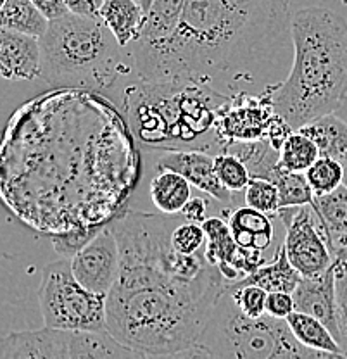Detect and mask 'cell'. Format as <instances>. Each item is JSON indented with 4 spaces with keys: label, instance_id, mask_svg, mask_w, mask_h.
Instances as JSON below:
<instances>
[{
    "label": "cell",
    "instance_id": "39",
    "mask_svg": "<svg viewBox=\"0 0 347 359\" xmlns=\"http://www.w3.org/2000/svg\"><path fill=\"white\" fill-rule=\"evenodd\" d=\"M4 4H6V0H0V7H2Z\"/></svg>",
    "mask_w": 347,
    "mask_h": 359
},
{
    "label": "cell",
    "instance_id": "3",
    "mask_svg": "<svg viewBox=\"0 0 347 359\" xmlns=\"http://www.w3.org/2000/svg\"><path fill=\"white\" fill-rule=\"evenodd\" d=\"M294 65L268 88L273 111L292 130L330 114L347 100V21L328 7H304L290 18Z\"/></svg>",
    "mask_w": 347,
    "mask_h": 359
},
{
    "label": "cell",
    "instance_id": "1",
    "mask_svg": "<svg viewBox=\"0 0 347 359\" xmlns=\"http://www.w3.org/2000/svg\"><path fill=\"white\" fill-rule=\"evenodd\" d=\"M178 215L125 211L111 223L119 273L107 294V330L142 358H186L226 287L204 249L171 244Z\"/></svg>",
    "mask_w": 347,
    "mask_h": 359
},
{
    "label": "cell",
    "instance_id": "14",
    "mask_svg": "<svg viewBox=\"0 0 347 359\" xmlns=\"http://www.w3.org/2000/svg\"><path fill=\"white\" fill-rule=\"evenodd\" d=\"M0 76L11 81H32L42 76L39 36L0 26Z\"/></svg>",
    "mask_w": 347,
    "mask_h": 359
},
{
    "label": "cell",
    "instance_id": "11",
    "mask_svg": "<svg viewBox=\"0 0 347 359\" xmlns=\"http://www.w3.org/2000/svg\"><path fill=\"white\" fill-rule=\"evenodd\" d=\"M206 231V259L219 268L226 282H238L249 273L266 263L264 254L242 249L231 235L229 222L219 218H206L203 222Z\"/></svg>",
    "mask_w": 347,
    "mask_h": 359
},
{
    "label": "cell",
    "instance_id": "24",
    "mask_svg": "<svg viewBox=\"0 0 347 359\" xmlns=\"http://www.w3.org/2000/svg\"><path fill=\"white\" fill-rule=\"evenodd\" d=\"M320 157L318 145L301 132L294 130L285 142L280 147V164L287 171H296V173H306L308 168Z\"/></svg>",
    "mask_w": 347,
    "mask_h": 359
},
{
    "label": "cell",
    "instance_id": "15",
    "mask_svg": "<svg viewBox=\"0 0 347 359\" xmlns=\"http://www.w3.org/2000/svg\"><path fill=\"white\" fill-rule=\"evenodd\" d=\"M296 311L311 314L328 327L339 340L337 311H335V271L334 266L318 276H302L292 292ZM341 344V342H339Z\"/></svg>",
    "mask_w": 347,
    "mask_h": 359
},
{
    "label": "cell",
    "instance_id": "28",
    "mask_svg": "<svg viewBox=\"0 0 347 359\" xmlns=\"http://www.w3.org/2000/svg\"><path fill=\"white\" fill-rule=\"evenodd\" d=\"M244 199L247 205L271 216H277L280 209V192L277 183L266 178L252 177L244 190Z\"/></svg>",
    "mask_w": 347,
    "mask_h": 359
},
{
    "label": "cell",
    "instance_id": "30",
    "mask_svg": "<svg viewBox=\"0 0 347 359\" xmlns=\"http://www.w3.org/2000/svg\"><path fill=\"white\" fill-rule=\"evenodd\" d=\"M226 287L233 295L240 311L251 318H259L266 313L268 292L257 285H233L226 282Z\"/></svg>",
    "mask_w": 347,
    "mask_h": 359
},
{
    "label": "cell",
    "instance_id": "31",
    "mask_svg": "<svg viewBox=\"0 0 347 359\" xmlns=\"http://www.w3.org/2000/svg\"><path fill=\"white\" fill-rule=\"evenodd\" d=\"M171 244L184 254H197L206 245V231L203 223H178L171 231Z\"/></svg>",
    "mask_w": 347,
    "mask_h": 359
},
{
    "label": "cell",
    "instance_id": "23",
    "mask_svg": "<svg viewBox=\"0 0 347 359\" xmlns=\"http://www.w3.org/2000/svg\"><path fill=\"white\" fill-rule=\"evenodd\" d=\"M0 26L40 39L47 32L48 20L32 0H6L0 7Z\"/></svg>",
    "mask_w": 347,
    "mask_h": 359
},
{
    "label": "cell",
    "instance_id": "16",
    "mask_svg": "<svg viewBox=\"0 0 347 359\" xmlns=\"http://www.w3.org/2000/svg\"><path fill=\"white\" fill-rule=\"evenodd\" d=\"M229 224L235 242L242 249L264 254L275 242L273 216L251 205L235 208L229 215Z\"/></svg>",
    "mask_w": 347,
    "mask_h": 359
},
{
    "label": "cell",
    "instance_id": "12",
    "mask_svg": "<svg viewBox=\"0 0 347 359\" xmlns=\"http://www.w3.org/2000/svg\"><path fill=\"white\" fill-rule=\"evenodd\" d=\"M275 116L270 99H254L245 93L223 106L216 121V135L225 142L266 140L268 126Z\"/></svg>",
    "mask_w": 347,
    "mask_h": 359
},
{
    "label": "cell",
    "instance_id": "9",
    "mask_svg": "<svg viewBox=\"0 0 347 359\" xmlns=\"http://www.w3.org/2000/svg\"><path fill=\"white\" fill-rule=\"evenodd\" d=\"M277 216L285 226L287 256L301 276H318L334 266V242L315 205L280 208Z\"/></svg>",
    "mask_w": 347,
    "mask_h": 359
},
{
    "label": "cell",
    "instance_id": "37",
    "mask_svg": "<svg viewBox=\"0 0 347 359\" xmlns=\"http://www.w3.org/2000/svg\"><path fill=\"white\" fill-rule=\"evenodd\" d=\"M335 257H342V259H347V242L335 247Z\"/></svg>",
    "mask_w": 347,
    "mask_h": 359
},
{
    "label": "cell",
    "instance_id": "38",
    "mask_svg": "<svg viewBox=\"0 0 347 359\" xmlns=\"http://www.w3.org/2000/svg\"><path fill=\"white\" fill-rule=\"evenodd\" d=\"M341 163H342V168H344V182H342V183H344V185L347 187V152L344 154V157L341 159Z\"/></svg>",
    "mask_w": 347,
    "mask_h": 359
},
{
    "label": "cell",
    "instance_id": "36",
    "mask_svg": "<svg viewBox=\"0 0 347 359\" xmlns=\"http://www.w3.org/2000/svg\"><path fill=\"white\" fill-rule=\"evenodd\" d=\"M206 212H207V201L203 199V197H192V199L186 202V205L180 215L184 216L185 222L203 223L204 219L207 218Z\"/></svg>",
    "mask_w": 347,
    "mask_h": 359
},
{
    "label": "cell",
    "instance_id": "40",
    "mask_svg": "<svg viewBox=\"0 0 347 359\" xmlns=\"http://www.w3.org/2000/svg\"><path fill=\"white\" fill-rule=\"evenodd\" d=\"M342 4H344V6H347V0H342Z\"/></svg>",
    "mask_w": 347,
    "mask_h": 359
},
{
    "label": "cell",
    "instance_id": "7",
    "mask_svg": "<svg viewBox=\"0 0 347 359\" xmlns=\"http://www.w3.org/2000/svg\"><path fill=\"white\" fill-rule=\"evenodd\" d=\"M139 353L123 346L109 332L47 327L13 332L0 340V359H133Z\"/></svg>",
    "mask_w": 347,
    "mask_h": 359
},
{
    "label": "cell",
    "instance_id": "17",
    "mask_svg": "<svg viewBox=\"0 0 347 359\" xmlns=\"http://www.w3.org/2000/svg\"><path fill=\"white\" fill-rule=\"evenodd\" d=\"M301 273L292 266L287 256L285 245L280 244L275 250L271 261H266L263 266L254 269L238 282H229L233 285H257L266 292H290L292 294L301 282Z\"/></svg>",
    "mask_w": 347,
    "mask_h": 359
},
{
    "label": "cell",
    "instance_id": "25",
    "mask_svg": "<svg viewBox=\"0 0 347 359\" xmlns=\"http://www.w3.org/2000/svg\"><path fill=\"white\" fill-rule=\"evenodd\" d=\"M280 192V208H292V205L313 204L315 192L309 185L306 173H296L280 168L277 177L273 178Z\"/></svg>",
    "mask_w": 347,
    "mask_h": 359
},
{
    "label": "cell",
    "instance_id": "21",
    "mask_svg": "<svg viewBox=\"0 0 347 359\" xmlns=\"http://www.w3.org/2000/svg\"><path fill=\"white\" fill-rule=\"evenodd\" d=\"M299 130L318 145L320 156L341 161L347 152V123L335 112L320 116Z\"/></svg>",
    "mask_w": 347,
    "mask_h": 359
},
{
    "label": "cell",
    "instance_id": "27",
    "mask_svg": "<svg viewBox=\"0 0 347 359\" xmlns=\"http://www.w3.org/2000/svg\"><path fill=\"white\" fill-rule=\"evenodd\" d=\"M215 170L219 182L233 194L245 190V187L249 185L252 178L251 171L245 166L244 161L231 152L222 151V154L215 157Z\"/></svg>",
    "mask_w": 347,
    "mask_h": 359
},
{
    "label": "cell",
    "instance_id": "35",
    "mask_svg": "<svg viewBox=\"0 0 347 359\" xmlns=\"http://www.w3.org/2000/svg\"><path fill=\"white\" fill-rule=\"evenodd\" d=\"M69 13L85 18H99L104 0H64Z\"/></svg>",
    "mask_w": 347,
    "mask_h": 359
},
{
    "label": "cell",
    "instance_id": "13",
    "mask_svg": "<svg viewBox=\"0 0 347 359\" xmlns=\"http://www.w3.org/2000/svg\"><path fill=\"white\" fill-rule=\"evenodd\" d=\"M171 170L192 183V187L207 194L225 208V211L233 208L235 194L230 192L215 170V157L203 151H173L159 157L156 171Z\"/></svg>",
    "mask_w": 347,
    "mask_h": 359
},
{
    "label": "cell",
    "instance_id": "32",
    "mask_svg": "<svg viewBox=\"0 0 347 359\" xmlns=\"http://www.w3.org/2000/svg\"><path fill=\"white\" fill-rule=\"evenodd\" d=\"M294 311H296V304H294V295L290 292H268L266 314L278 318V320H287V316Z\"/></svg>",
    "mask_w": 347,
    "mask_h": 359
},
{
    "label": "cell",
    "instance_id": "20",
    "mask_svg": "<svg viewBox=\"0 0 347 359\" xmlns=\"http://www.w3.org/2000/svg\"><path fill=\"white\" fill-rule=\"evenodd\" d=\"M151 197L159 212L180 215L192 199V183L177 171H158L151 182Z\"/></svg>",
    "mask_w": 347,
    "mask_h": 359
},
{
    "label": "cell",
    "instance_id": "10",
    "mask_svg": "<svg viewBox=\"0 0 347 359\" xmlns=\"http://www.w3.org/2000/svg\"><path fill=\"white\" fill-rule=\"evenodd\" d=\"M71 268L81 285L109 294L119 273V245L111 223L99 226V231L71 257Z\"/></svg>",
    "mask_w": 347,
    "mask_h": 359
},
{
    "label": "cell",
    "instance_id": "22",
    "mask_svg": "<svg viewBox=\"0 0 347 359\" xmlns=\"http://www.w3.org/2000/svg\"><path fill=\"white\" fill-rule=\"evenodd\" d=\"M313 205L323 219L335 247L347 242V187L342 183L334 192L315 196Z\"/></svg>",
    "mask_w": 347,
    "mask_h": 359
},
{
    "label": "cell",
    "instance_id": "26",
    "mask_svg": "<svg viewBox=\"0 0 347 359\" xmlns=\"http://www.w3.org/2000/svg\"><path fill=\"white\" fill-rule=\"evenodd\" d=\"M306 178H308L315 196H323V194L334 192L337 187L342 185V182H344V168H342V163L339 159L320 156L308 168Z\"/></svg>",
    "mask_w": 347,
    "mask_h": 359
},
{
    "label": "cell",
    "instance_id": "5",
    "mask_svg": "<svg viewBox=\"0 0 347 359\" xmlns=\"http://www.w3.org/2000/svg\"><path fill=\"white\" fill-rule=\"evenodd\" d=\"M186 358L309 359L330 356L302 346L290 332L287 320H278L266 313L259 318L244 314L229 287H225L203 335Z\"/></svg>",
    "mask_w": 347,
    "mask_h": 359
},
{
    "label": "cell",
    "instance_id": "19",
    "mask_svg": "<svg viewBox=\"0 0 347 359\" xmlns=\"http://www.w3.org/2000/svg\"><path fill=\"white\" fill-rule=\"evenodd\" d=\"M287 323H289V328L294 337L308 349L325 353L330 358H347L335 335L318 318L301 311H294L287 316Z\"/></svg>",
    "mask_w": 347,
    "mask_h": 359
},
{
    "label": "cell",
    "instance_id": "18",
    "mask_svg": "<svg viewBox=\"0 0 347 359\" xmlns=\"http://www.w3.org/2000/svg\"><path fill=\"white\" fill-rule=\"evenodd\" d=\"M99 18L123 48L139 40L145 20L139 0H104Z\"/></svg>",
    "mask_w": 347,
    "mask_h": 359
},
{
    "label": "cell",
    "instance_id": "34",
    "mask_svg": "<svg viewBox=\"0 0 347 359\" xmlns=\"http://www.w3.org/2000/svg\"><path fill=\"white\" fill-rule=\"evenodd\" d=\"M32 2L48 21L59 20V18H64L66 14H69L64 0H32Z\"/></svg>",
    "mask_w": 347,
    "mask_h": 359
},
{
    "label": "cell",
    "instance_id": "6",
    "mask_svg": "<svg viewBox=\"0 0 347 359\" xmlns=\"http://www.w3.org/2000/svg\"><path fill=\"white\" fill-rule=\"evenodd\" d=\"M39 302L47 327L90 332L107 330V295L81 285L74 276L69 257H61L43 268L39 285Z\"/></svg>",
    "mask_w": 347,
    "mask_h": 359
},
{
    "label": "cell",
    "instance_id": "4",
    "mask_svg": "<svg viewBox=\"0 0 347 359\" xmlns=\"http://www.w3.org/2000/svg\"><path fill=\"white\" fill-rule=\"evenodd\" d=\"M42 76L52 87L107 90L121 73V52L111 29L100 18L66 14L48 21L40 36Z\"/></svg>",
    "mask_w": 347,
    "mask_h": 359
},
{
    "label": "cell",
    "instance_id": "8",
    "mask_svg": "<svg viewBox=\"0 0 347 359\" xmlns=\"http://www.w3.org/2000/svg\"><path fill=\"white\" fill-rule=\"evenodd\" d=\"M139 4L145 16L142 35L125 48L142 83H163L168 55L180 29L185 0H139Z\"/></svg>",
    "mask_w": 347,
    "mask_h": 359
},
{
    "label": "cell",
    "instance_id": "29",
    "mask_svg": "<svg viewBox=\"0 0 347 359\" xmlns=\"http://www.w3.org/2000/svg\"><path fill=\"white\" fill-rule=\"evenodd\" d=\"M335 311H337L339 342L347 356V259L335 257Z\"/></svg>",
    "mask_w": 347,
    "mask_h": 359
},
{
    "label": "cell",
    "instance_id": "33",
    "mask_svg": "<svg viewBox=\"0 0 347 359\" xmlns=\"http://www.w3.org/2000/svg\"><path fill=\"white\" fill-rule=\"evenodd\" d=\"M99 231V228H92V230L85 231V233H78V235H64V237H57L54 238V245L55 250L61 254V257H73L78 250L81 249L88 241L93 237V235Z\"/></svg>",
    "mask_w": 347,
    "mask_h": 359
},
{
    "label": "cell",
    "instance_id": "2",
    "mask_svg": "<svg viewBox=\"0 0 347 359\" xmlns=\"http://www.w3.org/2000/svg\"><path fill=\"white\" fill-rule=\"evenodd\" d=\"M290 0H185L163 83L218 92L251 78L290 32Z\"/></svg>",
    "mask_w": 347,
    "mask_h": 359
}]
</instances>
